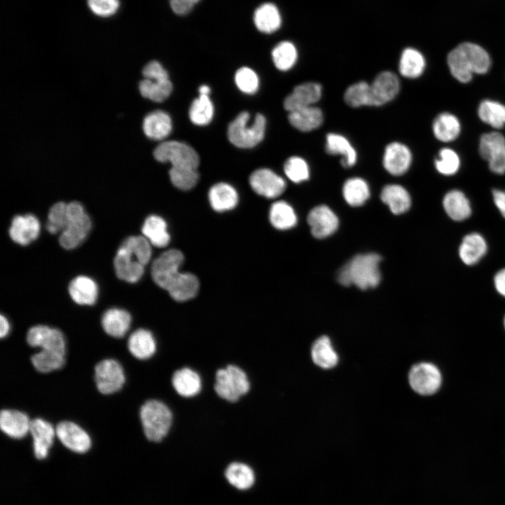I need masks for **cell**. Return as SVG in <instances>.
Returning <instances> with one entry per match:
<instances>
[{"label":"cell","mask_w":505,"mask_h":505,"mask_svg":"<svg viewBox=\"0 0 505 505\" xmlns=\"http://www.w3.org/2000/svg\"><path fill=\"white\" fill-rule=\"evenodd\" d=\"M143 236H131L119 246L114 260L117 277L128 283H136L142 276L144 266L152 256V247Z\"/></svg>","instance_id":"obj_1"},{"label":"cell","mask_w":505,"mask_h":505,"mask_svg":"<svg viewBox=\"0 0 505 505\" xmlns=\"http://www.w3.org/2000/svg\"><path fill=\"white\" fill-rule=\"evenodd\" d=\"M447 62L454 79L462 83H468L474 74H483L488 72L491 59L480 46L464 42L449 53Z\"/></svg>","instance_id":"obj_2"},{"label":"cell","mask_w":505,"mask_h":505,"mask_svg":"<svg viewBox=\"0 0 505 505\" xmlns=\"http://www.w3.org/2000/svg\"><path fill=\"white\" fill-rule=\"evenodd\" d=\"M381 259L376 253L356 255L339 271L338 282L344 286L354 284L361 290L377 286L381 281Z\"/></svg>","instance_id":"obj_3"},{"label":"cell","mask_w":505,"mask_h":505,"mask_svg":"<svg viewBox=\"0 0 505 505\" xmlns=\"http://www.w3.org/2000/svg\"><path fill=\"white\" fill-rule=\"evenodd\" d=\"M248 112H242L229 124L227 137L234 146L249 149L255 147L264 138L266 129V119L261 114H257L252 122Z\"/></svg>","instance_id":"obj_4"},{"label":"cell","mask_w":505,"mask_h":505,"mask_svg":"<svg viewBox=\"0 0 505 505\" xmlns=\"http://www.w3.org/2000/svg\"><path fill=\"white\" fill-rule=\"evenodd\" d=\"M140 417L146 438L159 442L168 434L173 422L169 408L158 400H149L141 407Z\"/></svg>","instance_id":"obj_5"},{"label":"cell","mask_w":505,"mask_h":505,"mask_svg":"<svg viewBox=\"0 0 505 505\" xmlns=\"http://www.w3.org/2000/svg\"><path fill=\"white\" fill-rule=\"evenodd\" d=\"M90 228V219L81 203H67V221L59 238L60 245L66 250L76 248L86 238Z\"/></svg>","instance_id":"obj_6"},{"label":"cell","mask_w":505,"mask_h":505,"mask_svg":"<svg viewBox=\"0 0 505 505\" xmlns=\"http://www.w3.org/2000/svg\"><path fill=\"white\" fill-rule=\"evenodd\" d=\"M250 388L246 373L236 365H229L216 372L215 391L229 402H236L248 392Z\"/></svg>","instance_id":"obj_7"},{"label":"cell","mask_w":505,"mask_h":505,"mask_svg":"<svg viewBox=\"0 0 505 505\" xmlns=\"http://www.w3.org/2000/svg\"><path fill=\"white\" fill-rule=\"evenodd\" d=\"M155 159L161 163L169 162L175 168H196L199 156L190 145L175 140L163 141L153 152Z\"/></svg>","instance_id":"obj_8"},{"label":"cell","mask_w":505,"mask_h":505,"mask_svg":"<svg viewBox=\"0 0 505 505\" xmlns=\"http://www.w3.org/2000/svg\"><path fill=\"white\" fill-rule=\"evenodd\" d=\"M183 262L184 255L178 250L171 249L163 252L152 264V276L154 281L166 290L181 272L180 268Z\"/></svg>","instance_id":"obj_9"},{"label":"cell","mask_w":505,"mask_h":505,"mask_svg":"<svg viewBox=\"0 0 505 505\" xmlns=\"http://www.w3.org/2000/svg\"><path fill=\"white\" fill-rule=\"evenodd\" d=\"M95 381L101 393L108 395L116 393L122 389L126 381L123 368L114 359H104L95 365Z\"/></svg>","instance_id":"obj_10"},{"label":"cell","mask_w":505,"mask_h":505,"mask_svg":"<svg viewBox=\"0 0 505 505\" xmlns=\"http://www.w3.org/2000/svg\"><path fill=\"white\" fill-rule=\"evenodd\" d=\"M479 153L487 161L492 172L505 173V137L499 132H490L481 135Z\"/></svg>","instance_id":"obj_11"},{"label":"cell","mask_w":505,"mask_h":505,"mask_svg":"<svg viewBox=\"0 0 505 505\" xmlns=\"http://www.w3.org/2000/svg\"><path fill=\"white\" fill-rule=\"evenodd\" d=\"M409 383L417 393L428 396L436 392L441 384V375L436 366L429 363H419L410 370Z\"/></svg>","instance_id":"obj_12"},{"label":"cell","mask_w":505,"mask_h":505,"mask_svg":"<svg viewBox=\"0 0 505 505\" xmlns=\"http://www.w3.org/2000/svg\"><path fill=\"white\" fill-rule=\"evenodd\" d=\"M400 87L398 76L392 72H380L370 83V106L379 107L393 100Z\"/></svg>","instance_id":"obj_13"},{"label":"cell","mask_w":505,"mask_h":505,"mask_svg":"<svg viewBox=\"0 0 505 505\" xmlns=\"http://www.w3.org/2000/svg\"><path fill=\"white\" fill-rule=\"evenodd\" d=\"M56 436L61 443L71 451L83 454L91 447L88 433L74 422L63 421L55 427Z\"/></svg>","instance_id":"obj_14"},{"label":"cell","mask_w":505,"mask_h":505,"mask_svg":"<svg viewBox=\"0 0 505 505\" xmlns=\"http://www.w3.org/2000/svg\"><path fill=\"white\" fill-rule=\"evenodd\" d=\"M249 182L255 192L269 198L280 196L286 188L283 178L268 168L255 170L250 176Z\"/></svg>","instance_id":"obj_15"},{"label":"cell","mask_w":505,"mask_h":505,"mask_svg":"<svg viewBox=\"0 0 505 505\" xmlns=\"http://www.w3.org/2000/svg\"><path fill=\"white\" fill-rule=\"evenodd\" d=\"M27 342L32 347L54 350L66 354V341L62 332L47 325L32 327L27 334Z\"/></svg>","instance_id":"obj_16"},{"label":"cell","mask_w":505,"mask_h":505,"mask_svg":"<svg viewBox=\"0 0 505 505\" xmlns=\"http://www.w3.org/2000/svg\"><path fill=\"white\" fill-rule=\"evenodd\" d=\"M412 161V152L403 143L392 142L386 146L382 164L389 174L395 176L405 174L409 170Z\"/></svg>","instance_id":"obj_17"},{"label":"cell","mask_w":505,"mask_h":505,"mask_svg":"<svg viewBox=\"0 0 505 505\" xmlns=\"http://www.w3.org/2000/svg\"><path fill=\"white\" fill-rule=\"evenodd\" d=\"M323 94L322 86L316 82H305L296 86L284 100L283 107L288 112L318 102Z\"/></svg>","instance_id":"obj_18"},{"label":"cell","mask_w":505,"mask_h":505,"mask_svg":"<svg viewBox=\"0 0 505 505\" xmlns=\"http://www.w3.org/2000/svg\"><path fill=\"white\" fill-rule=\"evenodd\" d=\"M307 221L312 235L317 238H324L332 235L339 225L337 215L325 205L314 208L308 215Z\"/></svg>","instance_id":"obj_19"},{"label":"cell","mask_w":505,"mask_h":505,"mask_svg":"<svg viewBox=\"0 0 505 505\" xmlns=\"http://www.w3.org/2000/svg\"><path fill=\"white\" fill-rule=\"evenodd\" d=\"M29 433L33 440L34 456L38 459L46 458L56 435L55 429L50 422L36 418L31 420Z\"/></svg>","instance_id":"obj_20"},{"label":"cell","mask_w":505,"mask_h":505,"mask_svg":"<svg viewBox=\"0 0 505 505\" xmlns=\"http://www.w3.org/2000/svg\"><path fill=\"white\" fill-rule=\"evenodd\" d=\"M40 222L32 214L16 215L13 217L9 229V236L16 243L27 245L39 235Z\"/></svg>","instance_id":"obj_21"},{"label":"cell","mask_w":505,"mask_h":505,"mask_svg":"<svg viewBox=\"0 0 505 505\" xmlns=\"http://www.w3.org/2000/svg\"><path fill=\"white\" fill-rule=\"evenodd\" d=\"M31 421L23 412L4 409L0 414V427L8 436L20 439L29 433Z\"/></svg>","instance_id":"obj_22"},{"label":"cell","mask_w":505,"mask_h":505,"mask_svg":"<svg viewBox=\"0 0 505 505\" xmlns=\"http://www.w3.org/2000/svg\"><path fill=\"white\" fill-rule=\"evenodd\" d=\"M325 148L326 152L330 155L342 156L341 163L344 168H351L357 162L356 150L350 141L341 134H327Z\"/></svg>","instance_id":"obj_23"},{"label":"cell","mask_w":505,"mask_h":505,"mask_svg":"<svg viewBox=\"0 0 505 505\" xmlns=\"http://www.w3.org/2000/svg\"><path fill=\"white\" fill-rule=\"evenodd\" d=\"M172 121L170 116L161 110H155L149 113L142 121V130L144 135L154 140H163L172 130Z\"/></svg>","instance_id":"obj_24"},{"label":"cell","mask_w":505,"mask_h":505,"mask_svg":"<svg viewBox=\"0 0 505 505\" xmlns=\"http://www.w3.org/2000/svg\"><path fill=\"white\" fill-rule=\"evenodd\" d=\"M323 113L316 106H309L291 111L288 121L291 126L302 132H310L319 128L323 122Z\"/></svg>","instance_id":"obj_25"},{"label":"cell","mask_w":505,"mask_h":505,"mask_svg":"<svg viewBox=\"0 0 505 505\" xmlns=\"http://www.w3.org/2000/svg\"><path fill=\"white\" fill-rule=\"evenodd\" d=\"M101 323L105 332L111 337L120 338L128 331L130 323V314L119 308H111L102 315Z\"/></svg>","instance_id":"obj_26"},{"label":"cell","mask_w":505,"mask_h":505,"mask_svg":"<svg viewBox=\"0 0 505 505\" xmlns=\"http://www.w3.org/2000/svg\"><path fill=\"white\" fill-rule=\"evenodd\" d=\"M69 293L72 299L80 305H93L98 295L97 283L90 277L79 276L69 285Z\"/></svg>","instance_id":"obj_27"},{"label":"cell","mask_w":505,"mask_h":505,"mask_svg":"<svg viewBox=\"0 0 505 505\" xmlns=\"http://www.w3.org/2000/svg\"><path fill=\"white\" fill-rule=\"evenodd\" d=\"M128 348L135 358L146 360L155 354L156 342L149 330L140 328L130 335L128 340Z\"/></svg>","instance_id":"obj_28"},{"label":"cell","mask_w":505,"mask_h":505,"mask_svg":"<svg viewBox=\"0 0 505 505\" xmlns=\"http://www.w3.org/2000/svg\"><path fill=\"white\" fill-rule=\"evenodd\" d=\"M171 382L175 391L181 396L189 398L198 394L201 389V379L199 375L189 368L176 370Z\"/></svg>","instance_id":"obj_29"},{"label":"cell","mask_w":505,"mask_h":505,"mask_svg":"<svg viewBox=\"0 0 505 505\" xmlns=\"http://www.w3.org/2000/svg\"><path fill=\"white\" fill-rule=\"evenodd\" d=\"M208 199L213 209L217 212H224L236 206L238 196L236 190L231 185L220 182L210 189Z\"/></svg>","instance_id":"obj_30"},{"label":"cell","mask_w":505,"mask_h":505,"mask_svg":"<svg viewBox=\"0 0 505 505\" xmlns=\"http://www.w3.org/2000/svg\"><path fill=\"white\" fill-rule=\"evenodd\" d=\"M487 249L484 238L478 233H471L464 237L459 248V255L464 264L473 265L485 255Z\"/></svg>","instance_id":"obj_31"},{"label":"cell","mask_w":505,"mask_h":505,"mask_svg":"<svg viewBox=\"0 0 505 505\" xmlns=\"http://www.w3.org/2000/svg\"><path fill=\"white\" fill-rule=\"evenodd\" d=\"M380 198L396 215L405 213L411 206V198L408 191L400 184H391L384 186Z\"/></svg>","instance_id":"obj_32"},{"label":"cell","mask_w":505,"mask_h":505,"mask_svg":"<svg viewBox=\"0 0 505 505\" xmlns=\"http://www.w3.org/2000/svg\"><path fill=\"white\" fill-rule=\"evenodd\" d=\"M198 288L199 282L195 275L180 272L166 290L173 299L184 302L194 297Z\"/></svg>","instance_id":"obj_33"},{"label":"cell","mask_w":505,"mask_h":505,"mask_svg":"<svg viewBox=\"0 0 505 505\" xmlns=\"http://www.w3.org/2000/svg\"><path fill=\"white\" fill-rule=\"evenodd\" d=\"M443 206L447 215L454 221L464 220L471 214L469 201L459 190L448 191L443 198Z\"/></svg>","instance_id":"obj_34"},{"label":"cell","mask_w":505,"mask_h":505,"mask_svg":"<svg viewBox=\"0 0 505 505\" xmlns=\"http://www.w3.org/2000/svg\"><path fill=\"white\" fill-rule=\"evenodd\" d=\"M142 232L151 245L163 248L170 241V234L168 232L167 224L161 217L152 215L147 217L142 227Z\"/></svg>","instance_id":"obj_35"},{"label":"cell","mask_w":505,"mask_h":505,"mask_svg":"<svg viewBox=\"0 0 505 505\" xmlns=\"http://www.w3.org/2000/svg\"><path fill=\"white\" fill-rule=\"evenodd\" d=\"M432 130L437 140L443 142H449L454 140L459 136L461 124L454 114L443 112L433 120Z\"/></svg>","instance_id":"obj_36"},{"label":"cell","mask_w":505,"mask_h":505,"mask_svg":"<svg viewBox=\"0 0 505 505\" xmlns=\"http://www.w3.org/2000/svg\"><path fill=\"white\" fill-rule=\"evenodd\" d=\"M426 68V60L422 53L413 48H407L401 53L398 70L401 76L408 79L419 77Z\"/></svg>","instance_id":"obj_37"},{"label":"cell","mask_w":505,"mask_h":505,"mask_svg":"<svg viewBox=\"0 0 505 505\" xmlns=\"http://www.w3.org/2000/svg\"><path fill=\"white\" fill-rule=\"evenodd\" d=\"M254 23L257 29L263 33L276 32L281 25V17L277 7L271 3L260 6L254 13Z\"/></svg>","instance_id":"obj_38"},{"label":"cell","mask_w":505,"mask_h":505,"mask_svg":"<svg viewBox=\"0 0 505 505\" xmlns=\"http://www.w3.org/2000/svg\"><path fill=\"white\" fill-rule=\"evenodd\" d=\"M313 362L323 369H330L336 366L338 356L334 350L331 341L328 336L318 337L312 344L311 349Z\"/></svg>","instance_id":"obj_39"},{"label":"cell","mask_w":505,"mask_h":505,"mask_svg":"<svg viewBox=\"0 0 505 505\" xmlns=\"http://www.w3.org/2000/svg\"><path fill=\"white\" fill-rule=\"evenodd\" d=\"M342 193L346 203L351 206L363 205L370 197V187L361 177H351L344 182Z\"/></svg>","instance_id":"obj_40"},{"label":"cell","mask_w":505,"mask_h":505,"mask_svg":"<svg viewBox=\"0 0 505 505\" xmlns=\"http://www.w3.org/2000/svg\"><path fill=\"white\" fill-rule=\"evenodd\" d=\"M480 119L492 128L499 129L505 125V105L491 100H483L478 108Z\"/></svg>","instance_id":"obj_41"},{"label":"cell","mask_w":505,"mask_h":505,"mask_svg":"<svg viewBox=\"0 0 505 505\" xmlns=\"http://www.w3.org/2000/svg\"><path fill=\"white\" fill-rule=\"evenodd\" d=\"M34 368L42 373H48L60 369L65 363V353L41 349L31 357Z\"/></svg>","instance_id":"obj_42"},{"label":"cell","mask_w":505,"mask_h":505,"mask_svg":"<svg viewBox=\"0 0 505 505\" xmlns=\"http://www.w3.org/2000/svg\"><path fill=\"white\" fill-rule=\"evenodd\" d=\"M269 220L277 229H291L297 224V215L287 202L280 201L274 203L269 211Z\"/></svg>","instance_id":"obj_43"},{"label":"cell","mask_w":505,"mask_h":505,"mask_svg":"<svg viewBox=\"0 0 505 505\" xmlns=\"http://www.w3.org/2000/svg\"><path fill=\"white\" fill-rule=\"evenodd\" d=\"M225 477L229 483L240 490L250 488L254 483L252 469L241 462H233L225 470Z\"/></svg>","instance_id":"obj_44"},{"label":"cell","mask_w":505,"mask_h":505,"mask_svg":"<svg viewBox=\"0 0 505 505\" xmlns=\"http://www.w3.org/2000/svg\"><path fill=\"white\" fill-rule=\"evenodd\" d=\"M138 87L142 97L156 102L166 100L173 90V84L169 79L154 81L143 79L140 81Z\"/></svg>","instance_id":"obj_45"},{"label":"cell","mask_w":505,"mask_h":505,"mask_svg":"<svg viewBox=\"0 0 505 505\" xmlns=\"http://www.w3.org/2000/svg\"><path fill=\"white\" fill-rule=\"evenodd\" d=\"M214 107L208 95H199L192 102L189 116L190 121L196 126L208 125L213 119Z\"/></svg>","instance_id":"obj_46"},{"label":"cell","mask_w":505,"mask_h":505,"mask_svg":"<svg viewBox=\"0 0 505 505\" xmlns=\"http://www.w3.org/2000/svg\"><path fill=\"white\" fill-rule=\"evenodd\" d=\"M271 56L276 67L285 72L290 69L295 65L297 60V50L293 43L284 41L274 48Z\"/></svg>","instance_id":"obj_47"},{"label":"cell","mask_w":505,"mask_h":505,"mask_svg":"<svg viewBox=\"0 0 505 505\" xmlns=\"http://www.w3.org/2000/svg\"><path fill=\"white\" fill-rule=\"evenodd\" d=\"M344 99L351 107L370 106V84L364 81L353 83L346 90Z\"/></svg>","instance_id":"obj_48"},{"label":"cell","mask_w":505,"mask_h":505,"mask_svg":"<svg viewBox=\"0 0 505 505\" xmlns=\"http://www.w3.org/2000/svg\"><path fill=\"white\" fill-rule=\"evenodd\" d=\"M284 173L295 183H300L309 178L310 169L306 160L300 156L288 158L284 163Z\"/></svg>","instance_id":"obj_49"},{"label":"cell","mask_w":505,"mask_h":505,"mask_svg":"<svg viewBox=\"0 0 505 505\" xmlns=\"http://www.w3.org/2000/svg\"><path fill=\"white\" fill-rule=\"evenodd\" d=\"M435 168L444 175L455 174L460 167V159L455 151L450 148L441 149L434 161Z\"/></svg>","instance_id":"obj_50"},{"label":"cell","mask_w":505,"mask_h":505,"mask_svg":"<svg viewBox=\"0 0 505 505\" xmlns=\"http://www.w3.org/2000/svg\"><path fill=\"white\" fill-rule=\"evenodd\" d=\"M169 175L173 184L182 190L191 189L198 180L197 169L192 168L171 167Z\"/></svg>","instance_id":"obj_51"},{"label":"cell","mask_w":505,"mask_h":505,"mask_svg":"<svg viewBox=\"0 0 505 505\" xmlns=\"http://www.w3.org/2000/svg\"><path fill=\"white\" fill-rule=\"evenodd\" d=\"M67 221V203L58 202L50 208L46 229L52 234L62 232Z\"/></svg>","instance_id":"obj_52"},{"label":"cell","mask_w":505,"mask_h":505,"mask_svg":"<svg viewBox=\"0 0 505 505\" xmlns=\"http://www.w3.org/2000/svg\"><path fill=\"white\" fill-rule=\"evenodd\" d=\"M235 83L238 88L244 93L254 94L259 88L257 74L250 68L243 67L235 74Z\"/></svg>","instance_id":"obj_53"},{"label":"cell","mask_w":505,"mask_h":505,"mask_svg":"<svg viewBox=\"0 0 505 505\" xmlns=\"http://www.w3.org/2000/svg\"><path fill=\"white\" fill-rule=\"evenodd\" d=\"M87 4L92 13L102 18L114 15L120 6L119 0H87Z\"/></svg>","instance_id":"obj_54"},{"label":"cell","mask_w":505,"mask_h":505,"mask_svg":"<svg viewBox=\"0 0 505 505\" xmlns=\"http://www.w3.org/2000/svg\"><path fill=\"white\" fill-rule=\"evenodd\" d=\"M142 73L144 79L154 81H166L169 79L167 71L163 68L162 65L156 60L149 62L142 69Z\"/></svg>","instance_id":"obj_55"},{"label":"cell","mask_w":505,"mask_h":505,"mask_svg":"<svg viewBox=\"0 0 505 505\" xmlns=\"http://www.w3.org/2000/svg\"><path fill=\"white\" fill-rule=\"evenodd\" d=\"M200 0H170V4L173 11L177 15H185L189 13L193 8L195 4Z\"/></svg>","instance_id":"obj_56"},{"label":"cell","mask_w":505,"mask_h":505,"mask_svg":"<svg viewBox=\"0 0 505 505\" xmlns=\"http://www.w3.org/2000/svg\"><path fill=\"white\" fill-rule=\"evenodd\" d=\"M492 196L495 206L505 218V191L494 189Z\"/></svg>","instance_id":"obj_57"},{"label":"cell","mask_w":505,"mask_h":505,"mask_svg":"<svg viewBox=\"0 0 505 505\" xmlns=\"http://www.w3.org/2000/svg\"><path fill=\"white\" fill-rule=\"evenodd\" d=\"M494 283L497 292L505 297V268L499 271L495 274Z\"/></svg>","instance_id":"obj_58"},{"label":"cell","mask_w":505,"mask_h":505,"mask_svg":"<svg viewBox=\"0 0 505 505\" xmlns=\"http://www.w3.org/2000/svg\"><path fill=\"white\" fill-rule=\"evenodd\" d=\"M0 325V336L1 338H4L6 337L10 332V323L6 317L3 314H1Z\"/></svg>","instance_id":"obj_59"},{"label":"cell","mask_w":505,"mask_h":505,"mask_svg":"<svg viewBox=\"0 0 505 505\" xmlns=\"http://www.w3.org/2000/svg\"><path fill=\"white\" fill-rule=\"evenodd\" d=\"M199 95H209L210 88L206 85H202L198 88Z\"/></svg>","instance_id":"obj_60"},{"label":"cell","mask_w":505,"mask_h":505,"mask_svg":"<svg viewBox=\"0 0 505 505\" xmlns=\"http://www.w3.org/2000/svg\"><path fill=\"white\" fill-rule=\"evenodd\" d=\"M504 325H505V319H504Z\"/></svg>","instance_id":"obj_61"}]
</instances>
